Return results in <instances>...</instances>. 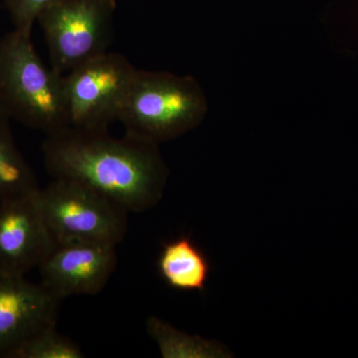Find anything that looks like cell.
Segmentation results:
<instances>
[{
  "label": "cell",
  "instance_id": "obj_10",
  "mask_svg": "<svg viewBox=\"0 0 358 358\" xmlns=\"http://www.w3.org/2000/svg\"><path fill=\"white\" fill-rule=\"evenodd\" d=\"M157 267L162 281L176 291L204 293L212 274L206 252L185 234L162 244Z\"/></svg>",
  "mask_w": 358,
  "mask_h": 358
},
{
  "label": "cell",
  "instance_id": "obj_5",
  "mask_svg": "<svg viewBox=\"0 0 358 358\" xmlns=\"http://www.w3.org/2000/svg\"><path fill=\"white\" fill-rule=\"evenodd\" d=\"M115 9V0H60L42 11L51 67L65 75L109 51Z\"/></svg>",
  "mask_w": 358,
  "mask_h": 358
},
{
  "label": "cell",
  "instance_id": "obj_12",
  "mask_svg": "<svg viewBox=\"0 0 358 358\" xmlns=\"http://www.w3.org/2000/svg\"><path fill=\"white\" fill-rule=\"evenodd\" d=\"M147 331L164 358L222 357L228 355L217 341L183 333L159 317H148Z\"/></svg>",
  "mask_w": 358,
  "mask_h": 358
},
{
  "label": "cell",
  "instance_id": "obj_1",
  "mask_svg": "<svg viewBox=\"0 0 358 358\" xmlns=\"http://www.w3.org/2000/svg\"><path fill=\"white\" fill-rule=\"evenodd\" d=\"M42 154L53 178L78 181L129 213L159 203L169 176L159 145L109 131L67 127L47 134Z\"/></svg>",
  "mask_w": 358,
  "mask_h": 358
},
{
  "label": "cell",
  "instance_id": "obj_11",
  "mask_svg": "<svg viewBox=\"0 0 358 358\" xmlns=\"http://www.w3.org/2000/svg\"><path fill=\"white\" fill-rule=\"evenodd\" d=\"M10 117L0 107V200L20 196L39 188L36 176L16 147Z\"/></svg>",
  "mask_w": 358,
  "mask_h": 358
},
{
  "label": "cell",
  "instance_id": "obj_3",
  "mask_svg": "<svg viewBox=\"0 0 358 358\" xmlns=\"http://www.w3.org/2000/svg\"><path fill=\"white\" fill-rule=\"evenodd\" d=\"M207 110L194 78L136 69L117 122L126 134L159 145L197 128Z\"/></svg>",
  "mask_w": 358,
  "mask_h": 358
},
{
  "label": "cell",
  "instance_id": "obj_9",
  "mask_svg": "<svg viewBox=\"0 0 358 358\" xmlns=\"http://www.w3.org/2000/svg\"><path fill=\"white\" fill-rule=\"evenodd\" d=\"M60 301L24 275L0 273V355L10 357L26 339L55 324Z\"/></svg>",
  "mask_w": 358,
  "mask_h": 358
},
{
  "label": "cell",
  "instance_id": "obj_7",
  "mask_svg": "<svg viewBox=\"0 0 358 358\" xmlns=\"http://www.w3.org/2000/svg\"><path fill=\"white\" fill-rule=\"evenodd\" d=\"M117 261L113 245L55 241L38 266L41 284L59 300L69 296L96 294L109 282Z\"/></svg>",
  "mask_w": 358,
  "mask_h": 358
},
{
  "label": "cell",
  "instance_id": "obj_4",
  "mask_svg": "<svg viewBox=\"0 0 358 358\" xmlns=\"http://www.w3.org/2000/svg\"><path fill=\"white\" fill-rule=\"evenodd\" d=\"M40 211L56 242L91 241L115 246L128 229V214L103 194L72 179L54 178L36 190Z\"/></svg>",
  "mask_w": 358,
  "mask_h": 358
},
{
  "label": "cell",
  "instance_id": "obj_13",
  "mask_svg": "<svg viewBox=\"0 0 358 358\" xmlns=\"http://www.w3.org/2000/svg\"><path fill=\"white\" fill-rule=\"evenodd\" d=\"M80 346L59 334L56 324L43 327L26 339L10 357L14 358H82Z\"/></svg>",
  "mask_w": 358,
  "mask_h": 358
},
{
  "label": "cell",
  "instance_id": "obj_6",
  "mask_svg": "<svg viewBox=\"0 0 358 358\" xmlns=\"http://www.w3.org/2000/svg\"><path fill=\"white\" fill-rule=\"evenodd\" d=\"M136 72L128 58L108 51L63 75L69 127L109 131Z\"/></svg>",
  "mask_w": 358,
  "mask_h": 358
},
{
  "label": "cell",
  "instance_id": "obj_8",
  "mask_svg": "<svg viewBox=\"0 0 358 358\" xmlns=\"http://www.w3.org/2000/svg\"><path fill=\"white\" fill-rule=\"evenodd\" d=\"M36 190L0 200V273L24 275L38 267L55 243L40 211Z\"/></svg>",
  "mask_w": 358,
  "mask_h": 358
},
{
  "label": "cell",
  "instance_id": "obj_2",
  "mask_svg": "<svg viewBox=\"0 0 358 358\" xmlns=\"http://www.w3.org/2000/svg\"><path fill=\"white\" fill-rule=\"evenodd\" d=\"M0 107L46 136L69 127L63 75L44 64L31 35L17 30L0 40Z\"/></svg>",
  "mask_w": 358,
  "mask_h": 358
},
{
  "label": "cell",
  "instance_id": "obj_14",
  "mask_svg": "<svg viewBox=\"0 0 358 358\" xmlns=\"http://www.w3.org/2000/svg\"><path fill=\"white\" fill-rule=\"evenodd\" d=\"M60 0H6L14 30L31 35L33 25L40 13Z\"/></svg>",
  "mask_w": 358,
  "mask_h": 358
}]
</instances>
